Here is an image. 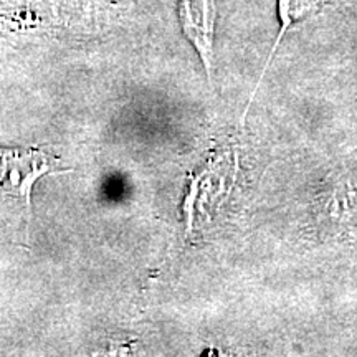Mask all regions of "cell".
Returning a JSON list of instances; mask_svg holds the SVG:
<instances>
[{"label": "cell", "mask_w": 357, "mask_h": 357, "mask_svg": "<svg viewBox=\"0 0 357 357\" xmlns=\"http://www.w3.org/2000/svg\"><path fill=\"white\" fill-rule=\"evenodd\" d=\"M58 162L42 151L2 149L0 147V192L22 197L30 212L35 182L55 171Z\"/></svg>", "instance_id": "1"}, {"label": "cell", "mask_w": 357, "mask_h": 357, "mask_svg": "<svg viewBox=\"0 0 357 357\" xmlns=\"http://www.w3.org/2000/svg\"><path fill=\"white\" fill-rule=\"evenodd\" d=\"M181 22L185 37L197 48L208 78L213 70V32L217 8L213 0H181Z\"/></svg>", "instance_id": "2"}, {"label": "cell", "mask_w": 357, "mask_h": 357, "mask_svg": "<svg viewBox=\"0 0 357 357\" xmlns=\"http://www.w3.org/2000/svg\"><path fill=\"white\" fill-rule=\"evenodd\" d=\"M324 3H326V0H278V17L281 22V29H280L278 37H276V40H275L273 50H271L270 56H268L265 68H263V75H261L260 82H258V86H260L261 79H263V77H265V71L268 70V66H270L271 60H273L275 53H276V50H278V45L281 40H283L284 33L288 32L289 26L296 24V22L303 20L305 17L311 15V13L319 12L321 8L324 7Z\"/></svg>", "instance_id": "3"}]
</instances>
